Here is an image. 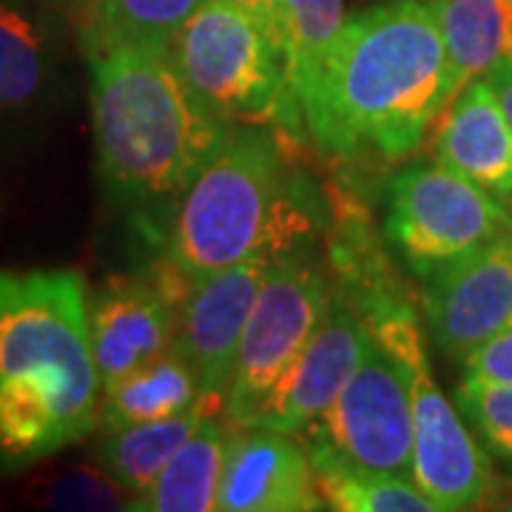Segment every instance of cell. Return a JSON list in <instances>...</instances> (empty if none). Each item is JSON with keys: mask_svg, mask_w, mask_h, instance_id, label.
Segmentation results:
<instances>
[{"mask_svg": "<svg viewBox=\"0 0 512 512\" xmlns=\"http://www.w3.org/2000/svg\"><path fill=\"white\" fill-rule=\"evenodd\" d=\"M439 163L495 194L512 197V126L487 77L473 80L439 117Z\"/></svg>", "mask_w": 512, "mask_h": 512, "instance_id": "cell-15", "label": "cell"}, {"mask_svg": "<svg viewBox=\"0 0 512 512\" xmlns=\"http://www.w3.org/2000/svg\"><path fill=\"white\" fill-rule=\"evenodd\" d=\"M345 20V0H271V29L299 106L316 89Z\"/></svg>", "mask_w": 512, "mask_h": 512, "instance_id": "cell-21", "label": "cell"}, {"mask_svg": "<svg viewBox=\"0 0 512 512\" xmlns=\"http://www.w3.org/2000/svg\"><path fill=\"white\" fill-rule=\"evenodd\" d=\"M325 501L308 450L291 433L237 427L225 444L220 512H313Z\"/></svg>", "mask_w": 512, "mask_h": 512, "instance_id": "cell-14", "label": "cell"}, {"mask_svg": "<svg viewBox=\"0 0 512 512\" xmlns=\"http://www.w3.org/2000/svg\"><path fill=\"white\" fill-rule=\"evenodd\" d=\"M353 464L413 478V404L402 365L373 339L328 413L302 430Z\"/></svg>", "mask_w": 512, "mask_h": 512, "instance_id": "cell-9", "label": "cell"}, {"mask_svg": "<svg viewBox=\"0 0 512 512\" xmlns=\"http://www.w3.org/2000/svg\"><path fill=\"white\" fill-rule=\"evenodd\" d=\"M487 80H490L495 97H498V103H501V109H504V114H507V120H510L512 126V60H507L498 69H493V72L487 74Z\"/></svg>", "mask_w": 512, "mask_h": 512, "instance_id": "cell-27", "label": "cell"}, {"mask_svg": "<svg viewBox=\"0 0 512 512\" xmlns=\"http://www.w3.org/2000/svg\"><path fill=\"white\" fill-rule=\"evenodd\" d=\"M200 402V379L194 365L177 345L146 367L134 370L123 382L103 390L97 427L103 433L123 430L143 421L168 419Z\"/></svg>", "mask_w": 512, "mask_h": 512, "instance_id": "cell-17", "label": "cell"}, {"mask_svg": "<svg viewBox=\"0 0 512 512\" xmlns=\"http://www.w3.org/2000/svg\"><path fill=\"white\" fill-rule=\"evenodd\" d=\"M288 163L271 131L231 126L171 211L168 268L194 282L256 254H285L302 231Z\"/></svg>", "mask_w": 512, "mask_h": 512, "instance_id": "cell-4", "label": "cell"}, {"mask_svg": "<svg viewBox=\"0 0 512 512\" xmlns=\"http://www.w3.org/2000/svg\"><path fill=\"white\" fill-rule=\"evenodd\" d=\"M177 271L157 279L111 276L89 296V339L103 390L146 367L177 339V308L185 296Z\"/></svg>", "mask_w": 512, "mask_h": 512, "instance_id": "cell-10", "label": "cell"}, {"mask_svg": "<svg viewBox=\"0 0 512 512\" xmlns=\"http://www.w3.org/2000/svg\"><path fill=\"white\" fill-rule=\"evenodd\" d=\"M165 57L188 92L225 123H305L276 37L237 0H208Z\"/></svg>", "mask_w": 512, "mask_h": 512, "instance_id": "cell-6", "label": "cell"}, {"mask_svg": "<svg viewBox=\"0 0 512 512\" xmlns=\"http://www.w3.org/2000/svg\"><path fill=\"white\" fill-rule=\"evenodd\" d=\"M49 74L52 55L43 26L26 9L0 0V114L35 109Z\"/></svg>", "mask_w": 512, "mask_h": 512, "instance_id": "cell-23", "label": "cell"}, {"mask_svg": "<svg viewBox=\"0 0 512 512\" xmlns=\"http://www.w3.org/2000/svg\"><path fill=\"white\" fill-rule=\"evenodd\" d=\"M316 487L325 510L339 512H439L413 478L384 476L353 464L325 441L305 436Z\"/></svg>", "mask_w": 512, "mask_h": 512, "instance_id": "cell-20", "label": "cell"}, {"mask_svg": "<svg viewBox=\"0 0 512 512\" xmlns=\"http://www.w3.org/2000/svg\"><path fill=\"white\" fill-rule=\"evenodd\" d=\"M237 3H242L248 12H254L256 18L271 29V0H237ZM271 35H274V29H271Z\"/></svg>", "mask_w": 512, "mask_h": 512, "instance_id": "cell-28", "label": "cell"}, {"mask_svg": "<svg viewBox=\"0 0 512 512\" xmlns=\"http://www.w3.org/2000/svg\"><path fill=\"white\" fill-rule=\"evenodd\" d=\"M456 402L484 447L493 456L512 461V384L478 382L464 376L456 390Z\"/></svg>", "mask_w": 512, "mask_h": 512, "instance_id": "cell-25", "label": "cell"}, {"mask_svg": "<svg viewBox=\"0 0 512 512\" xmlns=\"http://www.w3.org/2000/svg\"><path fill=\"white\" fill-rule=\"evenodd\" d=\"M370 348L373 336L365 319L345 293H333L328 313L313 330L311 342L279 379L251 427L299 436L328 413Z\"/></svg>", "mask_w": 512, "mask_h": 512, "instance_id": "cell-13", "label": "cell"}, {"mask_svg": "<svg viewBox=\"0 0 512 512\" xmlns=\"http://www.w3.org/2000/svg\"><path fill=\"white\" fill-rule=\"evenodd\" d=\"M208 0H100L94 18L83 26L86 52L134 49L168 55L174 37Z\"/></svg>", "mask_w": 512, "mask_h": 512, "instance_id": "cell-22", "label": "cell"}, {"mask_svg": "<svg viewBox=\"0 0 512 512\" xmlns=\"http://www.w3.org/2000/svg\"><path fill=\"white\" fill-rule=\"evenodd\" d=\"M350 305L365 319L370 336L382 345L407 376L413 404V481L439 512L476 510L493 493V470L456 404L430 376V359L419 322L402 296L387 285H370Z\"/></svg>", "mask_w": 512, "mask_h": 512, "instance_id": "cell-5", "label": "cell"}, {"mask_svg": "<svg viewBox=\"0 0 512 512\" xmlns=\"http://www.w3.org/2000/svg\"><path fill=\"white\" fill-rule=\"evenodd\" d=\"M23 504L49 512H123L131 495L106 467L63 464L40 470L23 487Z\"/></svg>", "mask_w": 512, "mask_h": 512, "instance_id": "cell-24", "label": "cell"}, {"mask_svg": "<svg viewBox=\"0 0 512 512\" xmlns=\"http://www.w3.org/2000/svg\"><path fill=\"white\" fill-rule=\"evenodd\" d=\"M72 6L80 12V26H86L89 20L94 18V12H97V6H100V0H72Z\"/></svg>", "mask_w": 512, "mask_h": 512, "instance_id": "cell-29", "label": "cell"}, {"mask_svg": "<svg viewBox=\"0 0 512 512\" xmlns=\"http://www.w3.org/2000/svg\"><path fill=\"white\" fill-rule=\"evenodd\" d=\"M450 63L430 3L348 15L316 89L299 106L311 137L342 157H407L447 109Z\"/></svg>", "mask_w": 512, "mask_h": 512, "instance_id": "cell-1", "label": "cell"}, {"mask_svg": "<svg viewBox=\"0 0 512 512\" xmlns=\"http://www.w3.org/2000/svg\"><path fill=\"white\" fill-rule=\"evenodd\" d=\"M421 302L436 345L450 356L512 328V228L427 276Z\"/></svg>", "mask_w": 512, "mask_h": 512, "instance_id": "cell-12", "label": "cell"}, {"mask_svg": "<svg viewBox=\"0 0 512 512\" xmlns=\"http://www.w3.org/2000/svg\"><path fill=\"white\" fill-rule=\"evenodd\" d=\"M97 177L117 205L168 208L214 157L231 123L214 117L165 55H89Z\"/></svg>", "mask_w": 512, "mask_h": 512, "instance_id": "cell-3", "label": "cell"}, {"mask_svg": "<svg viewBox=\"0 0 512 512\" xmlns=\"http://www.w3.org/2000/svg\"><path fill=\"white\" fill-rule=\"evenodd\" d=\"M225 427L214 416L165 464L154 484L131 498L128 512H214L225 461Z\"/></svg>", "mask_w": 512, "mask_h": 512, "instance_id": "cell-18", "label": "cell"}, {"mask_svg": "<svg viewBox=\"0 0 512 512\" xmlns=\"http://www.w3.org/2000/svg\"><path fill=\"white\" fill-rule=\"evenodd\" d=\"M208 416H217V410L200 399L177 416L111 430L100 441V464L134 498L154 484V478L163 473L165 464L177 456V450L200 430V424Z\"/></svg>", "mask_w": 512, "mask_h": 512, "instance_id": "cell-19", "label": "cell"}, {"mask_svg": "<svg viewBox=\"0 0 512 512\" xmlns=\"http://www.w3.org/2000/svg\"><path fill=\"white\" fill-rule=\"evenodd\" d=\"M512 228L501 200L444 163H413L390 180L384 231L421 279Z\"/></svg>", "mask_w": 512, "mask_h": 512, "instance_id": "cell-7", "label": "cell"}, {"mask_svg": "<svg viewBox=\"0 0 512 512\" xmlns=\"http://www.w3.org/2000/svg\"><path fill=\"white\" fill-rule=\"evenodd\" d=\"M276 256L279 254L265 251L217 274L194 279L180 299L174 345L197 370L200 399L217 413L225 407L242 330Z\"/></svg>", "mask_w": 512, "mask_h": 512, "instance_id": "cell-11", "label": "cell"}, {"mask_svg": "<svg viewBox=\"0 0 512 512\" xmlns=\"http://www.w3.org/2000/svg\"><path fill=\"white\" fill-rule=\"evenodd\" d=\"M330 299L325 274L313 262L293 254L276 256L242 330L222 407L234 427L254 424L279 379L325 319Z\"/></svg>", "mask_w": 512, "mask_h": 512, "instance_id": "cell-8", "label": "cell"}, {"mask_svg": "<svg viewBox=\"0 0 512 512\" xmlns=\"http://www.w3.org/2000/svg\"><path fill=\"white\" fill-rule=\"evenodd\" d=\"M501 510H510L512 512V495H510V498H507V501H504V504H501Z\"/></svg>", "mask_w": 512, "mask_h": 512, "instance_id": "cell-30", "label": "cell"}, {"mask_svg": "<svg viewBox=\"0 0 512 512\" xmlns=\"http://www.w3.org/2000/svg\"><path fill=\"white\" fill-rule=\"evenodd\" d=\"M89 293L74 268H0V478L97 427Z\"/></svg>", "mask_w": 512, "mask_h": 512, "instance_id": "cell-2", "label": "cell"}, {"mask_svg": "<svg viewBox=\"0 0 512 512\" xmlns=\"http://www.w3.org/2000/svg\"><path fill=\"white\" fill-rule=\"evenodd\" d=\"M430 6L450 63V106L473 80L512 60V0H430Z\"/></svg>", "mask_w": 512, "mask_h": 512, "instance_id": "cell-16", "label": "cell"}, {"mask_svg": "<svg viewBox=\"0 0 512 512\" xmlns=\"http://www.w3.org/2000/svg\"><path fill=\"white\" fill-rule=\"evenodd\" d=\"M464 376L478 382L512 384V328L464 353Z\"/></svg>", "mask_w": 512, "mask_h": 512, "instance_id": "cell-26", "label": "cell"}]
</instances>
